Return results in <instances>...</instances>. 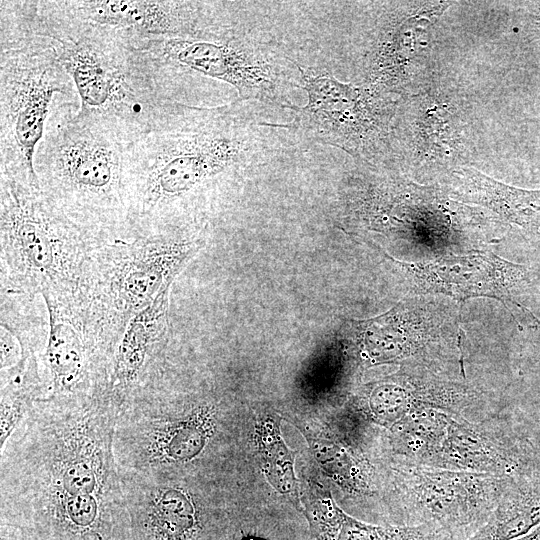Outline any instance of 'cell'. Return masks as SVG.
I'll use <instances>...</instances> for the list:
<instances>
[{
	"label": "cell",
	"mask_w": 540,
	"mask_h": 540,
	"mask_svg": "<svg viewBox=\"0 0 540 540\" xmlns=\"http://www.w3.org/2000/svg\"><path fill=\"white\" fill-rule=\"evenodd\" d=\"M256 105L166 102L126 143L128 226L145 231L183 225L185 215L218 184L302 146L289 122L265 119Z\"/></svg>",
	"instance_id": "6da1fadb"
},
{
	"label": "cell",
	"mask_w": 540,
	"mask_h": 540,
	"mask_svg": "<svg viewBox=\"0 0 540 540\" xmlns=\"http://www.w3.org/2000/svg\"><path fill=\"white\" fill-rule=\"evenodd\" d=\"M34 32L45 36L72 78L78 111L102 118L128 139L173 101L150 59L121 31L64 16L45 0H9Z\"/></svg>",
	"instance_id": "7a4b0ae2"
},
{
	"label": "cell",
	"mask_w": 540,
	"mask_h": 540,
	"mask_svg": "<svg viewBox=\"0 0 540 540\" xmlns=\"http://www.w3.org/2000/svg\"><path fill=\"white\" fill-rule=\"evenodd\" d=\"M127 142L108 121L76 110L45 129L36 148L40 193L95 238L128 227L123 185Z\"/></svg>",
	"instance_id": "3957f363"
},
{
	"label": "cell",
	"mask_w": 540,
	"mask_h": 540,
	"mask_svg": "<svg viewBox=\"0 0 540 540\" xmlns=\"http://www.w3.org/2000/svg\"><path fill=\"white\" fill-rule=\"evenodd\" d=\"M58 95L79 99L50 41L1 0L0 174L39 190L34 155Z\"/></svg>",
	"instance_id": "277c9868"
},
{
	"label": "cell",
	"mask_w": 540,
	"mask_h": 540,
	"mask_svg": "<svg viewBox=\"0 0 540 540\" xmlns=\"http://www.w3.org/2000/svg\"><path fill=\"white\" fill-rule=\"evenodd\" d=\"M1 285L6 294L81 290L95 237L53 207L38 189L0 174Z\"/></svg>",
	"instance_id": "5b68a950"
},
{
	"label": "cell",
	"mask_w": 540,
	"mask_h": 540,
	"mask_svg": "<svg viewBox=\"0 0 540 540\" xmlns=\"http://www.w3.org/2000/svg\"><path fill=\"white\" fill-rule=\"evenodd\" d=\"M128 37L167 84L172 76L195 74L231 85L243 101L297 106L291 95L302 89L299 64L231 18L187 35Z\"/></svg>",
	"instance_id": "8992f818"
},
{
	"label": "cell",
	"mask_w": 540,
	"mask_h": 540,
	"mask_svg": "<svg viewBox=\"0 0 540 540\" xmlns=\"http://www.w3.org/2000/svg\"><path fill=\"white\" fill-rule=\"evenodd\" d=\"M182 226L138 232L93 250L81 290L97 322L119 341L128 321L169 287L199 240L180 235Z\"/></svg>",
	"instance_id": "52a82bcc"
},
{
	"label": "cell",
	"mask_w": 540,
	"mask_h": 540,
	"mask_svg": "<svg viewBox=\"0 0 540 540\" xmlns=\"http://www.w3.org/2000/svg\"><path fill=\"white\" fill-rule=\"evenodd\" d=\"M307 102L289 122L302 145L337 147L366 161L381 157L393 131L394 103L367 85L344 83L328 71L299 65Z\"/></svg>",
	"instance_id": "ba28073f"
},
{
	"label": "cell",
	"mask_w": 540,
	"mask_h": 540,
	"mask_svg": "<svg viewBox=\"0 0 540 540\" xmlns=\"http://www.w3.org/2000/svg\"><path fill=\"white\" fill-rule=\"evenodd\" d=\"M391 443L396 455L413 464L513 478L534 472L523 445L484 423L436 408L404 417Z\"/></svg>",
	"instance_id": "9c48e42d"
},
{
	"label": "cell",
	"mask_w": 540,
	"mask_h": 540,
	"mask_svg": "<svg viewBox=\"0 0 540 540\" xmlns=\"http://www.w3.org/2000/svg\"><path fill=\"white\" fill-rule=\"evenodd\" d=\"M394 471L404 515L401 525L426 524L452 540H466L477 532L517 479L405 461Z\"/></svg>",
	"instance_id": "30bf717a"
},
{
	"label": "cell",
	"mask_w": 540,
	"mask_h": 540,
	"mask_svg": "<svg viewBox=\"0 0 540 540\" xmlns=\"http://www.w3.org/2000/svg\"><path fill=\"white\" fill-rule=\"evenodd\" d=\"M56 12L130 36H178L230 18V2L183 0H45Z\"/></svg>",
	"instance_id": "8fae6325"
},
{
	"label": "cell",
	"mask_w": 540,
	"mask_h": 540,
	"mask_svg": "<svg viewBox=\"0 0 540 540\" xmlns=\"http://www.w3.org/2000/svg\"><path fill=\"white\" fill-rule=\"evenodd\" d=\"M394 261L424 291L442 293L458 301L491 297L501 301L507 309L512 304L532 315L513 298V291L526 277V268L492 252L477 250L423 263Z\"/></svg>",
	"instance_id": "7c38bea8"
},
{
	"label": "cell",
	"mask_w": 540,
	"mask_h": 540,
	"mask_svg": "<svg viewBox=\"0 0 540 540\" xmlns=\"http://www.w3.org/2000/svg\"><path fill=\"white\" fill-rule=\"evenodd\" d=\"M42 296L49 319L44 359L51 373L54 392L64 396L76 394L88 385L92 348L99 342H107L81 291Z\"/></svg>",
	"instance_id": "4fadbf2b"
},
{
	"label": "cell",
	"mask_w": 540,
	"mask_h": 540,
	"mask_svg": "<svg viewBox=\"0 0 540 540\" xmlns=\"http://www.w3.org/2000/svg\"><path fill=\"white\" fill-rule=\"evenodd\" d=\"M483 406L482 394L465 383L440 378L424 366L383 380L366 397V409L377 423L391 428L408 414L424 408H436L473 421Z\"/></svg>",
	"instance_id": "5bb4252c"
},
{
	"label": "cell",
	"mask_w": 540,
	"mask_h": 540,
	"mask_svg": "<svg viewBox=\"0 0 540 540\" xmlns=\"http://www.w3.org/2000/svg\"><path fill=\"white\" fill-rule=\"evenodd\" d=\"M168 327V290L127 323L116 345L113 384L122 390L140 381L164 340Z\"/></svg>",
	"instance_id": "9a60e30c"
},
{
	"label": "cell",
	"mask_w": 540,
	"mask_h": 540,
	"mask_svg": "<svg viewBox=\"0 0 540 540\" xmlns=\"http://www.w3.org/2000/svg\"><path fill=\"white\" fill-rule=\"evenodd\" d=\"M386 327H376L370 321L368 330L364 329L363 353L372 363L394 362L413 359L415 365L424 366L421 362L430 354L431 344L436 342L437 335L433 327H426V318L413 312H390L383 316Z\"/></svg>",
	"instance_id": "2e32d148"
},
{
	"label": "cell",
	"mask_w": 540,
	"mask_h": 540,
	"mask_svg": "<svg viewBox=\"0 0 540 540\" xmlns=\"http://www.w3.org/2000/svg\"><path fill=\"white\" fill-rule=\"evenodd\" d=\"M540 523V474L517 478L487 522L466 540H515Z\"/></svg>",
	"instance_id": "e0dca14e"
},
{
	"label": "cell",
	"mask_w": 540,
	"mask_h": 540,
	"mask_svg": "<svg viewBox=\"0 0 540 540\" xmlns=\"http://www.w3.org/2000/svg\"><path fill=\"white\" fill-rule=\"evenodd\" d=\"M317 540H452L432 526L372 525L345 514L332 502H324L309 517Z\"/></svg>",
	"instance_id": "ac0fdd59"
},
{
	"label": "cell",
	"mask_w": 540,
	"mask_h": 540,
	"mask_svg": "<svg viewBox=\"0 0 540 540\" xmlns=\"http://www.w3.org/2000/svg\"><path fill=\"white\" fill-rule=\"evenodd\" d=\"M456 175L469 187L477 202L495 211L505 221L526 229L540 228V190H525L505 185L472 169Z\"/></svg>",
	"instance_id": "d6986e66"
},
{
	"label": "cell",
	"mask_w": 540,
	"mask_h": 540,
	"mask_svg": "<svg viewBox=\"0 0 540 540\" xmlns=\"http://www.w3.org/2000/svg\"><path fill=\"white\" fill-rule=\"evenodd\" d=\"M201 415L153 424L148 435L151 459L163 462H183L194 458L206 443L208 427Z\"/></svg>",
	"instance_id": "ffe728a7"
},
{
	"label": "cell",
	"mask_w": 540,
	"mask_h": 540,
	"mask_svg": "<svg viewBox=\"0 0 540 540\" xmlns=\"http://www.w3.org/2000/svg\"><path fill=\"white\" fill-rule=\"evenodd\" d=\"M263 445L271 482L281 492L292 491L295 485L293 458L275 428L265 429Z\"/></svg>",
	"instance_id": "44dd1931"
},
{
	"label": "cell",
	"mask_w": 540,
	"mask_h": 540,
	"mask_svg": "<svg viewBox=\"0 0 540 540\" xmlns=\"http://www.w3.org/2000/svg\"><path fill=\"white\" fill-rule=\"evenodd\" d=\"M22 401L20 396L12 393L2 395L1 401V446L7 440L11 431L15 428L22 414Z\"/></svg>",
	"instance_id": "7402d4cb"
},
{
	"label": "cell",
	"mask_w": 540,
	"mask_h": 540,
	"mask_svg": "<svg viewBox=\"0 0 540 540\" xmlns=\"http://www.w3.org/2000/svg\"><path fill=\"white\" fill-rule=\"evenodd\" d=\"M1 540H35L23 531L7 525L1 524Z\"/></svg>",
	"instance_id": "603a6c76"
},
{
	"label": "cell",
	"mask_w": 540,
	"mask_h": 540,
	"mask_svg": "<svg viewBox=\"0 0 540 540\" xmlns=\"http://www.w3.org/2000/svg\"><path fill=\"white\" fill-rule=\"evenodd\" d=\"M515 540H540V523L534 527L527 534L515 539Z\"/></svg>",
	"instance_id": "cb8c5ba5"
},
{
	"label": "cell",
	"mask_w": 540,
	"mask_h": 540,
	"mask_svg": "<svg viewBox=\"0 0 540 540\" xmlns=\"http://www.w3.org/2000/svg\"><path fill=\"white\" fill-rule=\"evenodd\" d=\"M536 4H537L536 5V7H537L536 16H537L538 19H540V2H537Z\"/></svg>",
	"instance_id": "d4e9b609"
},
{
	"label": "cell",
	"mask_w": 540,
	"mask_h": 540,
	"mask_svg": "<svg viewBox=\"0 0 540 540\" xmlns=\"http://www.w3.org/2000/svg\"><path fill=\"white\" fill-rule=\"evenodd\" d=\"M248 540H255V539H248Z\"/></svg>",
	"instance_id": "484cf974"
}]
</instances>
